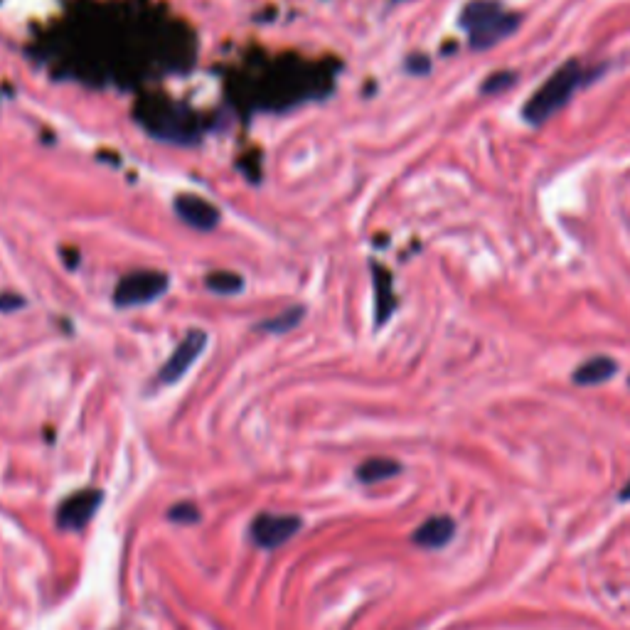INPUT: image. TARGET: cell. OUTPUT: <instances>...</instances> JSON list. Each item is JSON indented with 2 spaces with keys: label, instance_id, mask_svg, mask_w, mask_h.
<instances>
[{
  "label": "cell",
  "instance_id": "6da1fadb",
  "mask_svg": "<svg viewBox=\"0 0 630 630\" xmlns=\"http://www.w3.org/2000/svg\"><path fill=\"white\" fill-rule=\"evenodd\" d=\"M520 15L507 10L500 0H471L461 10V28L468 32L473 50L483 52L503 42L520 28Z\"/></svg>",
  "mask_w": 630,
  "mask_h": 630
},
{
  "label": "cell",
  "instance_id": "7a4b0ae2",
  "mask_svg": "<svg viewBox=\"0 0 630 630\" xmlns=\"http://www.w3.org/2000/svg\"><path fill=\"white\" fill-rule=\"evenodd\" d=\"M584 82V69L576 60L564 62L542 87L537 89L530 99L525 101V109H522V116H525L527 124L532 126H542L544 121L552 119L557 111H562L564 106L569 104V99L574 96L579 84Z\"/></svg>",
  "mask_w": 630,
  "mask_h": 630
},
{
  "label": "cell",
  "instance_id": "3957f363",
  "mask_svg": "<svg viewBox=\"0 0 630 630\" xmlns=\"http://www.w3.org/2000/svg\"><path fill=\"white\" fill-rule=\"evenodd\" d=\"M170 279L163 274V271H151V269H141V271H131V274L124 276L119 281L114 291V303L119 308H133V306H143V303L158 301L165 291H168Z\"/></svg>",
  "mask_w": 630,
  "mask_h": 630
},
{
  "label": "cell",
  "instance_id": "277c9868",
  "mask_svg": "<svg viewBox=\"0 0 630 630\" xmlns=\"http://www.w3.org/2000/svg\"><path fill=\"white\" fill-rule=\"evenodd\" d=\"M301 525H303L301 517L296 515H271V512H261V515L254 517L249 532H252L256 547L271 552V549L281 547V544L296 535V532L301 530Z\"/></svg>",
  "mask_w": 630,
  "mask_h": 630
},
{
  "label": "cell",
  "instance_id": "5b68a950",
  "mask_svg": "<svg viewBox=\"0 0 630 630\" xmlns=\"http://www.w3.org/2000/svg\"><path fill=\"white\" fill-rule=\"evenodd\" d=\"M104 503V495L96 488H84L77 490L74 495H69L67 500L57 510V525L67 532H82L89 525V520L94 517V512L99 510V505Z\"/></svg>",
  "mask_w": 630,
  "mask_h": 630
},
{
  "label": "cell",
  "instance_id": "8992f818",
  "mask_svg": "<svg viewBox=\"0 0 630 630\" xmlns=\"http://www.w3.org/2000/svg\"><path fill=\"white\" fill-rule=\"evenodd\" d=\"M205 345H207L205 330H190V333L185 335L183 340H180V345L175 347L173 355L168 357V362L160 367V375H158L160 382L175 384L180 377L188 375V370L192 365H195L197 357L202 355Z\"/></svg>",
  "mask_w": 630,
  "mask_h": 630
},
{
  "label": "cell",
  "instance_id": "52a82bcc",
  "mask_svg": "<svg viewBox=\"0 0 630 630\" xmlns=\"http://www.w3.org/2000/svg\"><path fill=\"white\" fill-rule=\"evenodd\" d=\"M175 212H178L180 220L188 222L190 227L202 229V232L215 229L222 217L220 210H217L212 202L202 200V197H195V195H180L178 200H175Z\"/></svg>",
  "mask_w": 630,
  "mask_h": 630
},
{
  "label": "cell",
  "instance_id": "ba28073f",
  "mask_svg": "<svg viewBox=\"0 0 630 630\" xmlns=\"http://www.w3.org/2000/svg\"><path fill=\"white\" fill-rule=\"evenodd\" d=\"M453 532H456V525H453L451 517H429V520L424 522V525L419 527V530L414 532V544H419V547L424 549H439L443 547V544L451 542Z\"/></svg>",
  "mask_w": 630,
  "mask_h": 630
},
{
  "label": "cell",
  "instance_id": "9c48e42d",
  "mask_svg": "<svg viewBox=\"0 0 630 630\" xmlns=\"http://www.w3.org/2000/svg\"><path fill=\"white\" fill-rule=\"evenodd\" d=\"M616 370L618 365L611 357H591V360H586L584 365L574 372V382L584 384V387H589V384H601L616 375Z\"/></svg>",
  "mask_w": 630,
  "mask_h": 630
},
{
  "label": "cell",
  "instance_id": "30bf717a",
  "mask_svg": "<svg viewBox=\"0 0 630 630\" xmlns=\"http://www.w3.org/2000/svg\"><path fill=\"white\" fill-rule=\"evenodd\" d=\"M372 274H375V286H377V325L387 323L389 315L394 313V303H397V298H394V288H392V276H389V271H384L382 266L375 264L372 266Z\"/></svg>",
  "mask_w": 630,
  "mask_h": 630
},
{
  "label": "cell",
  "instance_id": "8fae6325",
  "mask_svg": "<svg viewBox=\"0 0 630 630\" xmlns=\"http://www.w3.org/2000/svg\"><path fill=\"white\" fill-rule=\"evenodd\" d=\"M399 471H402V466L392 461V458H370L362 466H357L355 475L360 483H379V480L394 478Z\"/></svg>",
  "mask_w": 630,
  "mask_h": 630
},
{
  "label": "cell",
  "instance_id": "7c38bea8",
  "mask_svg": "<svg viewBox=\"0 0 630 630\" xmlns=\"http://www.w3.org/2000/svg\"><path fill=\"white\" fill-rule=\"evenodd\" d=\"M303 315H306V308L291 306L286 308V311H281L279 315H274V318L261 320V323L256 325V330H259V333H286V330H293L301 323Z\"/></svg>",
  "mask_w": 630,
  "mask_h": 630
},
{
  "label": "cell",
  "instance_id": "4fadbf2b",
  "mask_svg": "<svg viewBox=\"0 0 630 630\" xmlns=\"http://www.w3.org/2000/svg\"><path fill=\"white\" fill-rule=\"evenodd\" d=\"M205 284L215 293H239L242 291L244 281L239 279L237 274H229V271H215V274L207 276Z\"/></svg>",
  "mask_w": 630,
  "mask_h": 630
},
{
  "label": "cell",
  "instance_id": "5bb4252c",
  "mask_svg": "<svg viewBox=\"0 0 630 630\" xmlns=\"http://www.w3.org/2000/svg\"><path fill=\"white\" fill-rule=\"evenodd\" d=\"M515 82H517L515 72H510V69H500V72H493L483 84H480V92L500 94V92H505V89H510Z\"/></svg>",
  "mask_w": 630,
  "mask_h": 630
},
{
  "label": "cell",
  "instance_id": "9a60e30c",
  "mask_svg": "<svg viewBox=\"0 0 630 630\" xmlns=\"http://www.w3.org/2000/svg\"><path fill=\"white\" fill-rule=\"evenodd\" d=\"M168 517L173 522H183V525H192V522L200 520V510H197V505H192V503H180V505L170 507Z\"/></svg>",
  "mask_w": 630,
  "mask_h": 630
},
{
  "label": "cell",
  "instance_id": "2e32d148",
  "mask_svg": "<svg viewBox=\"0 0 630 630\" xmlns=\"http://www.w3.org/2000/svg\"><path fill=\"white\" fill-rule=\"evenodd\" d=\"M25 308V298L18 296V293H0V311H20Z\"/></svg>",
  "mask_w": 630,
  "mask_h": 630
},
{
  "label": "cell",
  "instance_id": "e0dca14e",
  "mask_svg": "<svg viewBox=\"0 0 630 630\" xmlns=\"http://www.w3.org/2000/svg\"><path fill=\"white\" fill-rule=\"evenodd\" d=\"M407 67H409V72L424 74V72H429L431 62H429V60H426V57H424V55H414V57H409V60H407Z\"/></svg>",
  "mask_w": 630,
  "mask_h": 630
},
{
  "label": "cell",
  "instance_id": "ac0fdd59",
  "mask_svg": "<svg viewBox=\"0 0 630 630\" xmlns=\"http://www.w3.org/2000/svg\"><path fill=\"white\" fill-rule=\"evenodd\" d=\"M621 500H630V480L626 485H623V490H621Z\"/></svg>",
  "mask_w": 630,
  "mask_h": 630
},
{
  "label": "cell",
  "instance_id": "d6986e66",
  "mask_svg": "<svg viewBox=\"0 0 630 630\" xmlns=\"http://www.w3.org/2000/svg\"><path fill=\"white\" fill-rule=\"evenodd\" d=\"M394 3H404V0H394Z\"/></svg>",
  "mask_w": 630,
  "mask_h": 630
}]
</instances>
